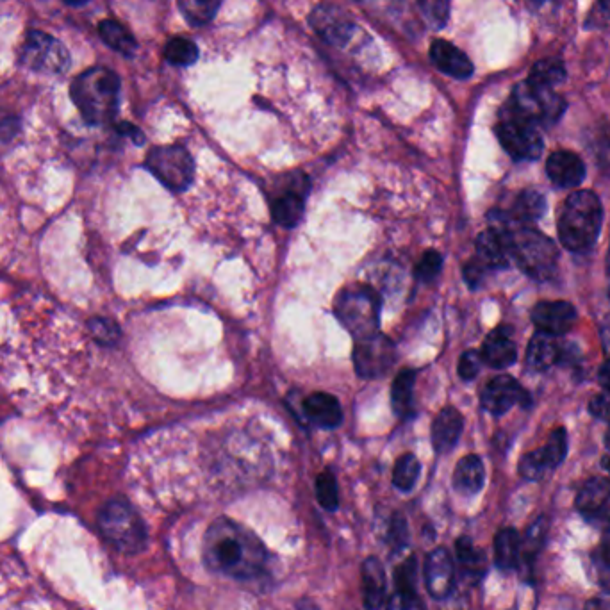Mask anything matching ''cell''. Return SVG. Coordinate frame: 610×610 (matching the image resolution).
I'll use <instances>...</instances> for the list:
<instances>
[{
  "label": "cell",
  "instance_id": "6da1fadb",
  "mask_svg": "<svg viewBox=\"0 0 610 610\" xmlns=\"http://www.w3.org/2000/svg\"><path fill=\"white\" fill-rule=\"evenodd\" d=\"M202 557L209 571L234 580L261 577L268 564L263 541L250 528L225 516L207 527Z\"/></svg>",
  "mask_w": 610,
  "mask_h": 610
},
{
  "label": "cell",
  "instance_id": "7a4b0ae2",
  "mask_svg": "<svg viewBox=\"0 0 610 610\" xmlns=\"http://www.w3.org/2000/svg\"><path fill=\"white\" fill-rule=\"evenodd\" d=\"M70 97L86 124H108L118 109L120 77L106 66H93L75 77Z\"/></svg>",
  "mask_w": 610,
  "mask_h": 610
},
{
  "label": "cell",
  "instance_id": "3957f363",
  "mask_svg": "<svg viewBox=\"0 0 610 610\" xmlns=\"http://www.w3.org/2000/svg\"><path fill=\"white\" fill-rule=\"evenodd\" d=\"M603 223V207L593 191L571 193L559 216V240L569 252L584 254L594 247L600 238Z\"/></svg>",
  "mask_w": 610,
  "mask_h": 610
},
{
  "label": "cell",
  "instance_id": "277c9868",
  "mask_svg": "<svg viewBox=\"0 0 610 610\" xmlns=\"http://www.w3.org/2000/svg\"><path fill=\"white\" fill-rule=\"evenodd\" d=\"M97 523L102 537L118 552L136 555L145 550L149 541L145 521L124 498L109 500L100 509Z\"/></svg>",
  "mask_w": 610,
  "mask_h": 610
},
{
  "label": "cell",
  "instance_id": "5b68a950",
  "mask_svg": "<svg viewBox=\"0 0 610 610\" xmlns=\"http://www.w3.org/2000/svg\"><path fill=\"white\" fill-rule=\"evenodd\" d=\"M507 234L511 240L512 259L518 263L521 272L536 281L552 279L559 261L555 243L543 232L525 225H516Z\"/></svg>",
  "mask_w": 610,
  "mask_h": 610
},
{
  "label": "cell",
  "instance_id": "8992f818",
  "mask_svg": "<svg viewBox=\"0 0 610 610\" xmlns=\"http://www.w3.org/2000/svg\"><path fill=\"white\" fill-rule=\"evenodd\" d=\"M334 313L355 339L379 332L380 298L368 286L343 289L336 298Z\"/></svg>",
  "mask_w": 610,
  "mask_h": 610
},
{
  "label": "cell",
  "instance_id": "52a82bcc",
  "mask_svg": "<svg viewBox=\"0 0 610 610\" xmlns=\"http://www.w3.org/2000/svg\"><path fill=\"white\" fill-rule=\"evenodd\" d=\"M514 115L520 116L530 124L553 125L566 111V102L550 88H541L536 84H518L512 91L511 102L507 106Z\"/></svg>",
  "mask_w": 610,
  "mask_h": 610
},
{
  "label": "cell",
  "instance_id": "ba28073f",
  "mask_svg": "<svg viewBox=\"0 0 610 610\" xmlns=\"http://www.w3.org/2000/svg\"><path fill=\"white\" fill-rule=\"evenodd\" d=\"M20 65L38 74L63 75L72 65V58L65 45L54 36L33 29L25 36Z\"/></svg>",
  "mask_w": 610,
  "mask_h": 610
},
{
  "label": "cell",
  "instance_id": "9c48e42d",
  "mask_svg": "<svg viewBox=\"0 0 610 610\" xmlns=\"http://www.w3.org/2000/svg\"><path fill=\"white\" fill-rule=\"evenodd\" d=\"M145 165L157 181L163 182L170 191H186L195 174V165L190 152L181 145H165L149 152Z\"/></svg>",
  "mask_w": 610,
  "mask_h": 610
},
{
  "label": "cell",
  "instance_id": "30bf717a",
  "mask_svg": "<svg viewBox=\"0 0 610 610\" xmlns=\"http://www.w3.org/2000/svg\"><path fill=\"white\" fill-rule=\"evenodd\" d=\"M496 134L503 149L516 161H534L545 149L543 136L537 131L536 125L514 115L509 109L503 111Z\"/></svg>",
  "mask_w": 610,
  "mask_h": 610
},
{
  "label": "cell",
  "instance_id": "8fae6325",
  "mask_svg": "<svg viewBox=\"0 0 610 610\" xmlns=\"http://www.w3.org/2000/svg\"><path fill=\"white\" fill-rule=\"evenodd\" d=\"M395 359V345L384 334L377 332L368 338L357 339L355 343V371L363 379H380L388 375Z\"/></svg>",
  "mask_w": 610,
  "mask_h": 610
},
{
  "label": "cell",
  "instance_id": "7c38bea8",
  "mask_svg": "<svg viewBox=\"0 0 610 610\" xmlns=\"http://www.w3.org/2000/svg\"><path fill=\"white\" fill-rule=\"evenodd\" d=\"M580 516L593 527L610 528V479L594 477L587 480L577 496Z\"/></svg>",
  "mask_w": 610,
  "mask_h": 610
},
{
  "label": "cell",
  "instance_id": "4fadbf2b",
  "mask_svg": "<svg viewBox=\"0 0 610 610\" xmlns=\"http://www.w3.org/2000/svg\"><path fill=\"white\" fill-rule=\"evenodd\" d=\"M482 407L487 413L502 416V414L511 411L514 405H530V396L527 391L521 388L518 380L512 379L509 375H500L493 380L487 382L486 388L480 396Z\"/></svg>",
  "mask_w": 610,
  "mask_h": 610
},
{
  "label": "cell",
  "instance_id": "5bb4252c",
  "mask_svg": "<svg viewBox=\"0 0 610 610\" xmlns=\"http://www.w3.org/2000/svg\"><path fill=\"white\" fill-rule=\"evenodd\" d=\"M425 587L434 600H446L455 589V562L446 548H436L423 564Z\"/></svg>",
  "mask_w": 610,
  "mask_h": 610
},
{
  "label": "cell",
  "instance_id": "9a60e30c",
  "mask_svg": "<svg viewBox=\"0 0 610 610\" xmlns=\"http://www.w3.org/2000/svg\"><path fill=\"white\" fill-rule=\"evenodd\" d=\"M311 25L323 40L343 47L352 38L355 24L343 9L332 4H322L311 13Z\"/></svg>",
  "mask_w": 610,
  "mask_h": 610
},
{
  "label": "cell",
  "instance_id": "2e32d148",
  "mask_svg": "<svg viewBox=\"0 0 610 610\" xmlns=\"http://www.w3.org/2000/svg\"><path fill=\"white\" fill-rule=\"evenodd\" d=\"M532 320L537 329L552 336H562L577 323V309L569 302H539L532 309Z\"/></svg>",
  "mask_w": 610,
  "mask_h": 610
},
{
  "label": "cell",
  "instance_id": "e0dca14e",
  "mask_svg": "<svg viewBox=\"0 0 610 610\" xmlns=\"http://www.w3.org/2000/svg\"><path fill=\"white\" fill-rule=\"evenodd\" d=\"M546 174L559 188H577L586 177V165L577 154L568 150H559L548 157Z\"/></svg>",
  "mask_w": 610,
  "mask_h": 610
},
{
  "label": "cell",
  "instance_id": "ac0fdd59",
  "mask_svg": "<svg viewBox=\"0 0 610 610\" xmlns=\"http://www.w3.org/2000/svg\"><path fill=\"white\" fill-rule=\"evenodd\" d=\"M477 259L486 268H507L511 263V240L507 232L487 229L477 240Z\"/></svg>",
  "mask_w": 610,
  "mask_h": 610
},
{
  "label": "cell",
  "instance_id": "d6986e66",
  "mask_svg": "<svg viewBox=\"0 0 610 610\" xmlns=\"http://www.w3.org/2000/svg\"><path fill=\"white\" fill-rule=\"evenodd\" d=\"M430 59L432 63L454 79H468L473 74V63L470 58L457 49L455 45L445 40H436L430 45Z\"/></svg>",
  "mask_w": 610,
  "mask_h": 610
},
{
  "label": "cell",
  "instance_id": "ffe728a7",
  "mask_svg": "<svg viewBox=\"0 0 610 610\" xmlns=\"http://www.w3.org/2000/svg\"><path fill=\"white\" fill-rule=\"evenodd\" d=\"M511 327H498L493 330L482 347V361L489 364L491 368H509L516 363L518 350L511 338Z\"/></svg>",
  "mask_w": 610,
  "mask_h": 610
},
{
  "label": "cell",
  "instance_id": "44dd1931",
  "mask_svg": "<svg viewBox=\"0 0 610 610\" xmlns=\"http://www.w3.org/2000/svg\"><path fill=\"white\" fill-rule=\"evenodd\" d=\"M361 578H363L364 609H380L388 593V578L382 562L377 557H368L361 566Z\"/></svg>",
  "mask_w": 610,
  "mask_h": 610
},
{
  "label": "cell",
  "instance_id": "7402d4cb",
  "mask_svg": "<svg viewBox=\"0 0 610 610\" xmlns=\"http://www.w3.org/2000/svg\"><path fill=\"white\" fill-rule=\"evenodd\" d=\"M464 429L462 414L455 407H445L441 413L437 414L436 420L432 423V445L436 448L437 454L450 452Z\"/></svg>",
  "mask_w": 610,
  "mask_h": 610
},
{
  "label": "cell",
  "instance_id": "603a6c76",
  "mask_svg": "<svg viewBox=\"0 0 610 610\" xmlns=\"http://www.w3.org/2000/svg\"><path fill=\"white\" fill-rule=\"evenodd\" d=\"M307 418L322 429H336L343 420V411L336 396L329 393H314L307 396L304 402Z\"/></svg>",
  "mask_w": 610,
  "mask_h": 610
},
{
  "label": "cell",
  "instance_id": "cb8c5ba5",
  "mask_svg": "<svg viewBox=\"0 0 610 610\" xmlns=\"http://www.w3.org/2000/svg\"><path fill=\"white\" fill-rule=\"evenodd\" d=\"M561 354L562 348L557 336L537 330L527 348L528 368L536 371L548 370L550 366L561 361Z\"/></svg>",
  "mask_w": 610,
  "mask_h": 610
},
{
  "label": "cell",
  "instance_id": "d4e9b609",
  "mask_svg": "<svg viewBox=\"0 0 610 610\" xmlns=\"http://www.w3.org/2000/svg\"><path fill=\"white\" fill-rule=\"evenodd\" d=\"M486 482L484 462L479 455H466L457 462L454 471V487L464 496H473L480 493Z\"/></svg>",
  "mask_w": 610,
  "mask_h": 610
},
{
  "label": "cell",
  "instance_id": "484cf974",
  "mask_svg": "<svg viewBox=\"0 0 610 610\" xmlns=\"http://www.w3.org/2000/svg\"><path fill=\"white\" fill-rule=\"evenodd\" d=\"M305 195H307V188H300V190L291 188L277 198L272 204V216L275 223H279L286 229L298 225L304 216Z\"/></svg>",
  "mask_w": 610,
  "mask_h": 610
},
{
  "label": "cell",
  "instance_id": "4316f807",
  "mask_svg": "<svg viewBox=\"0 0 610 610\" xmlns=\"http://www.w3.org/2000/svg\"><path fill=\"white\" fill-rule=\"evenodd\" d=\"M455 552L464 577L470 578L471 582H479L480 578L486 575V555L473 545L470 537H459L455 543Z\"/></svg>",
  "mask_w": 610,
  "mask_h": 610
},
{
  "label": "cell",
  "instance_id": "83f0119b",
  "mask_svg": "<svg viewBox=\"0 0 610 610\" xmlns=\"http://www.w3.org/2000/svg\"><path fill=\"white\" fill-rule=\"evenodd\" d=\"M99 34L102 42L125 58H132L138 50V42L134 40L131 31L116 20H102L99 24Z\"/></svg>",
  "mask_w": 610,
  "mask_h": 610
},
{
  "label": "cell",
  "instance_id": "f1b7e54d",
  "mask_svg": "<svg viewBox=\"0 0 610 610\" xmlns=\"http://www.w3.org/2000/svg\"><path fill=\"white\" fill-rule=\"evenodd\" d=\"M521 539L514 528H502L495 537V562L502 571H511L520 564Z\"/></svg>",
  "mask_w": 610,
  "mask_h": 610
},
{
  "label": "cell",
  "instance_id": "f546056e",
  "mask_svg": "<svg viewBox=\"0 0 610 610\" xmlns=\"http://www.w3.org/2000/svg\"><path fill=\"white\" fill-rule=\"evenodd\" d=\"M546 200L539 191L525 190L521 193L514 209H512V218L520 225L527 227L528 223H534L545 215Z\"/></svg>",
  "mask_w": 610,
  "mask_h": 610
},
{
  "label": "cell",
  "instance_id": "4dcf8cb0",
  "mask_svg": "<svg viewBox=\"0 0 610 610\" xmlns=\"http://www.w3.org/2000/svg\"><path fill=\"white\" fill-rule=\"evenodd\" d=\"M416 382V371L402 370L396 375L391 389V404L398 416H407L413 409V389Z\"/></svg>",
  "mask_w": 610,
  "mask_h": 610
},
{
  "label": "cell",
  "instance_id": "1f68e13d",
  "mask_svg": "<svg viewBox=\"0 0 610 610\" xmlns=\"http://www.w3.org/2000/svg\"><path fill=\"white\" fill-rule=\"evenodd\" d=\"M564 79H566V68L561 59L548 58L537 61L527 81L541 88L553 90V86L564 83Z\"/></svg>",
  "mask_w": 610,
  "mask_h": 610
},
{
  "label": "cell",
  "instance_id": "d6a6232c",
  "mask_svg": "<svg viewBox=\"0 0 610 610\" xmlns=\"http://www.w3.org/2000/svg\"><path fill=\"white\" fill-rule=\"evenodd\" d=\"M222 0H179L182 17L191 25L202 27L215 18Z\"/></svg>",
  "mask_w": 610,
  "mask_h": 610
},
{
  "label": "cell",
  "instance_id": "836d02e7",
  "mask_svg": "<svg viewBox=\"0 0 610 610\" xmlns=\"http://www.w3.org/2000/svg\"><path fill=\"white\" fill-rule=\"evenodd\" d=\"M420 461L414 454H405L396 461L393 470V484L400 491H411L420 477Z\"/></svg>",
  "mask_w": 610,
  "mask_h": 610
},
{
  "label": "cell",
  "instance_id": "e575fe53",
  "mask_svg": "<svg viewBox=\"0 0 610 610\" xmlns=\"http://www.w3.org/2000/svg\"><path fill=\"white\" fill-rule=\"evenodd\" d=\"M165 58L175 66H190L198 59V47L186 38H172L166 43Z\"/></svg>",
  "mask_w": 610,
  "mask_h": 610
},
{
  "label": "cell",
  "instance_id": "d590c367",
  "mask_svg": "<svg viewBox=\"0 0 610 610\" xmlns=\"http://www.w3.org/2000/svg\"><path fill=\"white\" fill-rule=\"evenodd\" d=\"M591 561L598 584L610 594V528L605 530L602 543L594 550Z\"/></svg>",
  "mask_w": 610,
  "mask_h": 610
},
{
  "label": "cell",
  "instance_id": "8d00e7d4",
  "mask_svg": "<svg viewBox=\"0 0 610 610\" xmlns=\"http://www.w3.org/2000/svg\"><path fill=\"white\" fill-rule=\"evenodd\" d=\"M316 498L325 511L336 512L339 507L338 482L330 471H323L316 479Z\"/></svg>",
  "mask_w": 610,
  "mask_h": 610
},
{
  "label": "cell",
  "instance_id": "74e56055",
  "mask_svg": "<svg viewBox=\"0 0 610 610\" xmlns=\"http://www.w3.org/2000/svg\"><path fill=\"white\" fill-rule=\"evenodd\" d=\"M541 452L545 455V461L550 466V470H555L557 466H561L562 461L568 455V434H566V429L559 427V429L553 430L552 436L548 439V443L541 448Z\"/></svg>",
  "mask_w": 610,
  "mask_h": 610
},
{
  "label": "cell",
  "instance_id": "f35d334b",
  "mask_svg": "<svg viewBox=\"0 0 610 610\" xmlns=\"http://www.w3.org/2000/svg\"><path fill=\"white\" fill-rule=\"evenodd\" d=\"M88 329H90L91 336L95 341H99L100 345H108V347L115 345L116 341L122 336L120 327L108 318H91Z\"/></svg>",
  "mask_w": 610,
  "mask_h": 610
},
{
  "label": "cell",
  "instance_id": "ab89813d",
  "mask_svg": "<svg viewBox=\"0 0 610 610\" xmlns=\"http://www.w3.org/2000/svg\"><path fill=\"white\" fill-rule=\"evenodd\" d=\"M546 532V520L545 518H539V520L528 528L527 537L525 541H521V557L520 561L532 562L536 553L541 548V541L545 537Z\"/></svg>",
  "mask_w": 610,
  "mask_h": 610
},
{
  "label": "cell",
  "instance_id": "60d3db41",
  "mask_svg": "<svg viewBox=\"0 0 610 610\" xmlns=\"http://www.w3.org/2000/svg\"><path fill=\"white\" fill-rule=\"evenodd\" d=\"M546 471H550V466L546 464L545 455L541 448H537L530 454L523 455L520 462V475L523 479L539 480L545 477Z\"/></svg>",
  "mask_w": 610,
  "mask_h": 610
},
{
  "label": "cell",
  "instance_id": "b9f144b4",
  "mask_svg": "<svg viewBox=\"0 0 610 610\" xmlns=\"http://www.w3.org/2000/svg\"><path fill=\"white\" fill-rule=\"evenodd\" d=\"M441 268H443V257L436 250H429L423 254L420 263L416 264L414 275L421 282L434 281L441 272Z\"/></svg>",
  "mask_w": 610,
  "mask_h": 610
},
{
  "label": "cell",
  "instance_id": "7bdbcfd3",
  "mask_svg": "<svg viewBox=\"0 0 610 610\" xmlns=\"http://www.w3.org/2000/svg\"><path fill=\"white\" fill-rule=\"evenodd\" d=\"M396 589L398 591H416L418 584V562L414 557H409L402 562L395 571Z\"/></svg>",
  "mask_w": 610,
  "mask_h": 610
},
{
  "label": "cell",
  "instance_id": "ee69618b",
  "mask_svg": "<svg viewBox=\"0 0 610 610\" xmlns=\"http://www.w3.org/2000/svg\"><path fill=\"white\" fill-rule=\"evenodd\" d=\"M409 532H407V521L402 514H395L389 523L388 543L393 548V552H400L407 546Z\"/></svg>",
  "mask_w": 610,
  "mask_h": 610
},
{
  "label": "cell",
  "instance_id": "f6af8a7d",
  "mask_svg": "<svg viewBox=\"0 0 610 610\" xmlns=\"http://www.w3.org/2000/svg\"><path fill=\"white\" fill-rule=\"evenodd\" d=\"M388 610H427L425 603L418 596V591H398L391 596Z\"/></svg>",
  "mask_w": 610,
  "mask_h": 610
},
{
  "label": "cell",
  "instance_id": "bcb514c9",
  "mask_svg": "<svg viewBox=\"0 0 610 610\" xmlns=\"http://www.w3.org/2000/svg\"><path fill=\"white\" fill-rule=\"evenodd\" d=\"M421 11L430 24L441 27L448 17V2L446 0H420Z\"/></svg>",
  "mask_w": 610,
  "mask_h": 610
},
{
  "label": "cell",
  "instance_id": "7dc6e473",
  "mask_svg": "<svg viewBox=\"0 0 610 610\" xmlns=\"http://www.w3.org/2000/svg\"><path fill=\"white\" fill-rule=\"evenodd\" d=\"M482 355L475 350H468L466 354H462L461 361H459V377L462 380H473L480 373L482 368Z\"/></svg>",
  "mask_w": 610,
  "mask_h": 610
},
{
  "label": "cell",
  "instance_id": "c3c4849f",
  "mask_svg": "<svg viewBox=\"0 0 610 610\" xmlns=\"http://www.w3.org/2000/svg\"><path fill=\"white\" fill-rule=\"evenodd\" d=\"M20 131V118L0 108V141L13 140Z\"/></svg>",
  "mask_w": 610,
  "mask_h": 610
},
{
  "label": "cell",
  "instance_id": "681fc988",
  "mask_svg": "<svg viewBox=\"0 0 610 610\" xmlns=\"http://www.w3.org/2000/svg\"><path fill=\"white\" fill-rule=\"evenodd\" d=\"M589 411L594 418L610 421V389H605L602 395L594 396L589 404Z\"/></svg>",
  "mask_w": 610,
  "mask_h": 610
},
{
  "label": "cell",
  "instance_id": "f907efd6",
  "mask_svg": "<svg viewBox=\"0 0 610 610\" xmlns=\"http://www.w3.org/2000/svg\"><path fill=\"white\" fill-rule=\"evenodd\" d=\"M484 270H486V266L480 263L479 259L470 261L464 266V279H466L470 288H479L480 282L484 279Z\"/></svg>",
  "mask_w": 610,
  "mask_h": 610
},
{
  "label": "cell",
  "instance_id": "816d5d0a",
  "mask_svg": "<svg viewBox=\"0 0 610 610\" xmlns=\"http://www.w3.org/2000/svg\"><path fill=\"white\" fill-rule=\"evenodd\" d=\"M600 332H602V343L603 348H605V354L610 355V316H607V318L603 320Z\"/></svg>",
  "mask_w": 610,
  "mask_h": 610
},
{
  "label": "cell",
  "instance_id": "f5cc1de1",
  "mask_svg": "<svg viewBox=\"0 0 610 610\" xmlns=\"http://www.w3.org/2000/svg\"><path fill=\"white\" fill-rule=\"evenodd\" d=\"M118 131L125 132V134H129L132 140H136V143H143V136H141V132L134 127V125L122 124L118 127Z\"/></svg>",
  "mask_w": 610,
  "mask_h": 610
},
{
  "label": "cell",
  "instance_id": "db71d44e",
  "mask_svg": "<svg viewBox=\"0 0 610 610\" xmlns=\"http://www.w3.org/2000/svg\"><path fill=\"white\" fill-rule=\"evenodd\" d=\"M598 380H600L603 388L610 389V359L607 363L603 364L600 375H598Z\"/></svg>",
  "mask_w": 610,
  "mask_h": 610
},
{
  "label": "cell",
  "instance_id": "11a10c76",
  "mask_svg": "<svg viewBox=\"0 0 610 610\" xmlns=\"http://www.w3.org/2000/svg\"><path fill=\"white\" fill-rule=\"evenodd\" d=\"M587 610H610V600H603V598H594L591 602L587 603Z\"/></svg>",
  "mask_w": 610,
  "mask_h": 610
},
{
  "label": "cell",
  "instance_id": "9f6ffc18",
  "mask_svg": "<svg viewBox=\"0 0 610 610\" xmlns=\"http://www.w3.org/2000/svg\"><path fill=\"white\" fill-rule=\"evenodd\" d=\"M602 466H603V470L607 471V473H609V475H610V448H609V452H607V454L603 455Z\"/></svg>",
  "mask_w": 610,
  "mask_h": 610
},
{
  "label": "cell",
  "instance_id": "6f0895ef",
  "mask_svg": "<svg viewBox=\"0 0 610 610\" xmlns=\"http://www.w3.org/2000/svg\"><path fill=\"white\" fill-rule=\"evenodd\" d=\"M68 6H74V8H79V6H84V4H88L90 0H65Z\"/></svg>",
  "mask_w": 610,
  "mask_h": 610
},
{
  "label": "cell",
  "instance_id": "680465c9",
  "mask_svg": "<svg viewBox=\"0 0 610 610\" xmlns=\"http://www.w3.org/2000/svg\"><path fill=\"white\" fill-rule=\"evenodd\" d=\"M600 4H602L603 11L610 15V0H600Z\"/></svg>",
  "mask_w": 610,
  "mask_h": 610
},
{
  "label": "cell",
  "instance_id": "91938a15",
  "mask_svg": "<svg viewBox=\"0 0 610 610\" xmlns=\"http://www.w3.org/2000/svg\"><path fill=\"white\" fill-rule=\"evenodd\" d=\"M607 277H609V282H610V248H609V254H607ZM609 297H610V286H609Z\"/></svg>",
  "mask_w": 610,
  "mask_h": 610
},
{
  "label": "cell",
  "instance_id": "94428289",
  "mask_svg": "<svg viewBox=\"0 0 610 610\" xmlns=\"http://www.w3.org/2000/svg\"><path fill=\"white\" fill-rule=\"evenodd\" d=\"M605 445H607V448H610V427L607 430V436H605Z\"/></svg>",
  "mask_w": 610,
  "mask_h": 610
},
{
  "label": "cell",
  "instance_id": "6125c7cd",
  "mask_svg": "<svg viewBox=\"0 0 610 610\" xmlns=\"http://www.w3.org/2000/svg\"><path fill=\"white\" fill-rule=\"evenodd\" d=\"M534 2H541V0H534Z\"/></svg>",
  "mask_w": 610,
  "mask_h": 610
}]
</instances>
